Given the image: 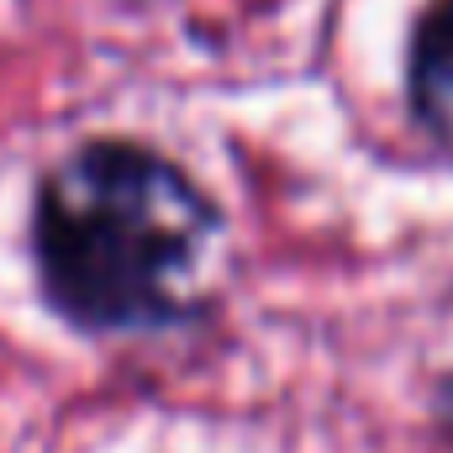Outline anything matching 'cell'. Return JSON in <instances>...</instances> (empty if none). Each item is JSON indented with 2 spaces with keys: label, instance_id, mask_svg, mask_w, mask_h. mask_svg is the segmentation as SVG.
<instances>
[{
  "label": "cell",
  "instance_id": "cell-1",
  "mask_svg": "<svg viewBox=\"0 0 453 453\" xmlns=\"http://www.w3.org/2000/svg\"><path fill=\"white\" fill-rule=\"evenodd\" d=\"M211 232V201L137 142L69 153L42 180L32 222L53 306L96 333L174 322Z\"/></svg>",
  "mask_w": 453,
  "mask_h": 453
},
{
  "label": "cell",
  "instance_id": "cell-2",
  "mask_svg": "<svg viewBox=\"0 0 453 453\" xmlns=\"http://www.w3.org/2000/svg\"><path fill=\"white\" fill-rule=\"evenodd\" d=\"M411 106L433 142L453 153V0L427 5L411 37Z\"/></svg>",
  "mask_w": 453,
  "mask_h": 453
}]
</instances>
